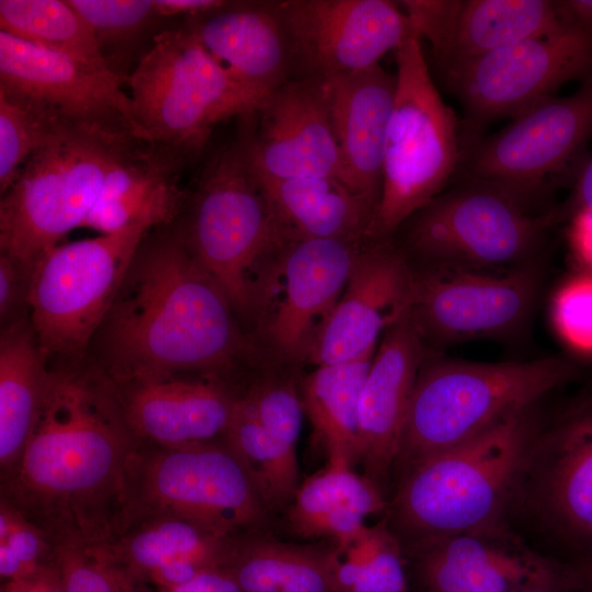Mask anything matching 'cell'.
I'll return each mask as SVG.
<instances>
[{
    "instance_id": "6da1fadb",
    "label": "cell",
    "mask_w": 592,
    "mask_h": 592,
    "mask_svg": "<svg viewBox=\"0 0 592 592\" xmlns=\"http://www.w3.org/2000/svg\"><path fill=\"white\" fill-rule=\"evenodd\" d=\"M140 442L103 372H52L36 425L0 500L54 543L99 545L113 533L126 473Z\"/></svg>"
},
{
    "instance_id": "7a4b0ae2",
    "label": "cell",
    "mask_w": 592,
    "mask_h": 592,
    "mask_svg": "<svg viewBox=\"0 0 592 592\" xmlns=\"http://www.w3.org/2000/svg\"><path fill=\"white\" fill-rule=\"evenodd\" d=\"M102 325V372L118 386L186 372L219 377L257 348L175 230L141 243Z\"/></svg>"
},
{
    "instance_id": "3957f363",
    "label": "cell",
    "mask_w": 592,
    "mask_h": 592,
    "mask_svg": "<svg viewBox=\"0 0 592 592\" xmlns=\"http://www.w3.org/2000/svg\"><path fill=\"white\" fill-rule=\"evenodd\" d=\"M185 200L186 217L175 231L224 291L236 315L258 327L296 237L250 164L241 125L236 137L215 152Z\"/></svg>"
},
{
    "instance_id": "277c9868",
    "label": "cell",
    "mask_w": 592,
    "mask_h": 592,
    "mask_svg": "<svg viewBox=\"0 0 592 592\" xmlns=\"http://www.w3.org/2000/svg\"><path fill=\"white\" fill-rule=\"evenodd\" d=\"M538 405L405 469L391 503L396 536L412 548L504 524L542 420Z\"/></svg>"
},
{
    "instance_id": "5b68a950",
    "label": "cell",
    "mask_w": 592,
    "mask_h": 592,
    "mask_svg": "<svg viewBox=\"0 0 592 592\" xmlns=\"http://www.w3.org/2000/svg\"><path fill=\"white\" fill-rule=\"evenodd\" d=\"M569 356L475 362L429 351L415 378L396 463L405 469L466 442L582 375Z\"/></svg>"
},
{
    "instance_id": "8992f818",
    "label": "cell",
    "mask_w": 592,
    "mask_h": 592,
    "mask_svg": "<svg viewBox=\"0 0 592 592\" xmlns=\"http://www.w3.org/2000/svg\"><path fill=\"white\" fill-rule=\"evenodd\" d=\"M454 179L391 238L414 269L505 272L543 260L557 207L538 213L491 184Z\"/></svg>"
},
{
    "instance_id": "52a82bcc",
    "label": "cell",
    "mask_w": 592,
    "mask_h": 592,
    "mask_svg": "<svg viewBox=\"0 0 592 592\" xmlns=\"http://www.w3.org/2000/svg\"><path fill=\"white\" fill-rule=\"evenodd\" d=\"M270 512L224 439L172 448L140 443L127 468L111 538L127 524L156 515L179 516L239 536L263 531Z\"/></svg>"
},
{
    "instance_id": "ba28073f",
    "label": "cell",
    "mask_w": 592,
    "mask_h": 592,
    "mask_svg": "<svg viewBox=\"0 0 592 592\" xmlns=\"http://www.w3.org/2000/svg\"><path fill=\"white\" fill-rule=\"evenodd\" d=\"M140 140L70 128L34 153L1 195L0 249L29 275L83 226L111 168Z\"/></svg>"
},
{
    "instance_id": "9c48e42d",
    "label": "cell",
    "mask_w": 592,
    "mask_h": 592,
    "mask_svg": "<svg viewBox=\"0 0 592 592\" xmlns=\"http://www.w3.org/2000/svg\"><path fill=\"white\" fill-rule=\"evenodd\" d=\"M396 95L390 117L379 205L367 240L391 239L418 209L454 179L462 156L460 123L429 71L421 41L396 50Z\"/></svg>"
},
{
    "instance_id": "30bf717a",
    "label": "cell",
    "mask_w": 592,
    "mask_h": 592,
    "mask_svg": "<svg viewBox=\"0 0 592 592\" xmlns=\"http://www.w3.org/2000/svg\"><path fill=\"white\" fill-rule=\"evenodd\" d=\"M125 83L138 138L195 157L217 124L259 104L184 25L160 31Z\"/></svg>"
},
{
    "instance_id": "8fae6325",
    "label": "cell",
    "mask_w": 592,
    "mask_h": 592,
    "mask_svg": "<svg viewBox=\"0 0 592 592\" xmlns=\"http://www.w3.org/2000/svg\"><path fill=\"white\" fill-rule=\"evenodd\" d=\"M150 229L134 225L58 244L38 260L30 273L26 304L45 357L76 355L86 349Z\"/></svg>"
},
{
    "instance_id": "7c38bea8",
    "label": "cell",
    "mask_w": 592,
    "mask_h": 592,
    "mask_svg": "<svg viewBox=\"0 0 592 592\" xmlns=\"http://www.w3.org/2000/svg\"><path fill=\"white\" fill-rule=\"evenodd\" d=\"M466 149L455 177L485 182L535 206L556 183L573 182L592 138V76L512 117ZM454 177V178H455Z\"/></svg>"
},
{
    "instance_id": "4fadbf2b",
    "label": "cell",
    "mask_w": 592,
    "mask_h": 592,
    "mask_svg": "<svg viewBox=\"0 0 592 592\" xmlns=\"http://www.w3.org/2000/svg\"><path fill=\"white\" fill-rule=\"evenodd\" d=\"M592 76V31L563 25L442 73L464 111L462 153L493 121L514 117L554 96L563 83Z\"/></svg>"
},
{
    "instance_id": "5bb4252c",
    "label": "cell",
    "mask_w": 592,
    "mask_h": 592,
    "mask_svg": "<svg viewBox=\"0 0 592 592\" xmlns=\"http://www.w3.org/2000/svg\"><path fill=\"white\" fill-rule=\"evenodd\" d=\"M513 508L571 563L592 560V387L540 420Z\"/></svg>"
},
{
    "instance_id": "9a60e30c",
    "label": "cell",
    "mask_w": 592,
    "mask_h": 592,
    "mask_svg": "<svg viewBox=\"0 0 592 592\" xmlns=\"http://www.w3.org/2000/svg\"><path fill=\"white\" fill-rule=\"evenodd\" d=\"M543 280L542 261L505 272L413 267L409 312L429 351L506 339L531 321Z\"/></svg>"
},
{
    "instance_id": "2e32d148",
    "label": "cell",
    "mask_w": 592,
    "mask_h": 592,
    "mask_svg": "<svg viewBox=\"0 0 592 592\" xmlns=\"http://www.w3.org/2000/svg\"><path fill=\"white\" fill-rule=\"evenodd\" d=\"M124 80L0 31V95L66 128L138 139Z\"/></svg>"
},
{
    "instance_id": "e0dca14e",
    "label": "cell",
    "mask_w": 592,
    "mask_h": 592,
    "mask_svg": "<svg viewBox=\"0 0 592 592\" xmlns=\"http://www.w3.org/2000/svg\"><path fill=\"white\" fill-rule=\"evenodd\" d=\"M292 79L329 80L371 68L412 36L410 22L388 0H277Z\"/></svg>"
},
{
    "instance_id": "ac0fdd59",
    "label": "cell",
    "mask_w": 592,
    "mask_h": 592,
    "mask_svg": "<svg viewBox=\"0 0 592 592\" xmlns=\"http://www.w3.org/2000/svg\"><path fill=\"white\" fill-rule=\"evenodd\" d=\"M425 592L585 590L574 563L531 549L506 523L410 548Z\"/></svg>"
},
{
    "instance_id": "d6986e66",
    "label": "cell",
    "mask_w": 592,
    "mask_h": 592,
    "mask_svg": "<svg viewBox=\"0 0 592 592\" xmlns=\"http://www.w3.org/2000/svg\"><path fill=\"white\" fill-rule=\"evenodd\" d=\"M366 240L294 239L257 328L269 360L308 361Z\"/></svg>"
},
{
    "instance_id": "ffe728a7",
    "label": "cell",
    "mask_w": 592,
    "mask_h": 592,
    "mask_svg": "<svg viewBox=\"0 0 592 592\" xmlns=\"http://www.w3.org/2000/svg\"><path fill=\"white\" fill-rule=\"evenodd\" d=\"M239 118L258 178L339 177L326 81L288 80Z\"/></svg>"
},
{
    "instance_id": "44dd1931",
    "label": "cell",
    "mask_w": 592,
    "mask_h": 592,
    "mask_svg": "<svg viewBox=\"0 0 592 592\" xmlns=\"http://www.w3.org/2000/svg\"><path fill=\"white\" fill-rule=\"evenodd\" d=\"M413 267L392 240H366L309 356L316 366L373 355L385 331L410 309Z\"/></svg>"
},
{
    "instance_id": "7402d4cb",
    "label": "cell",
    "mask_w": 592,
    "mask_h": 592,
    "mask_svg": "<svg viewBox=\"0 0 592 592\" xmlns=\"http://www.w3.org/2000/svg\"><path fill=\"white\" fill-rule=\"evenodd\" d=\"M429 350L408 311L377 345L358 398V463L378 487L397 462L419 369Z\"/></svg>"
},
{
    "instance_id": "603a6c76",
    "label": "cell",
    "mask_w": 592,
    "mask_h": 592,
    "mask_svg": "<svg viewBox=\"0 0 592 592\" xmlns=\"http://www.w3.org/2000/svg\"><path fill=\"white\" fill-rule=\"evenodd\" d=\"M117 390L138 441L169 448L223 440L238 395L210 375L140 380Z\"/></svg>"
},
{
    "instance_id": "cb8c5ba5",
    "label": "cell",
    "mask_w": 592,
    "mask_h": 592,
    "mask_svg": "<svg viewBox=\"0 0 592 592\" xmlns=\"http://www.w3.org/2000/svg\"><path fill=\"white\" fill-rule=\"evenodd\" d=\"M184 26L259 103L292 80V56L277 0L227 1L186 16Z\"/></svg>"
},
{
    "instance_id": "d4e9b609",
    "label": "cell",
    "mask_w": 592,
    "mask_h": 592,
    "mask_svg": "<svg viewBox=\"0 0 592 592\" xmlns=\"http://www.w3.org/2000/svg\"><path fill=\"white\" fill-rule=\"evenodd\" d=\"M339 148L338 179L374 210L380 202L388 126L395 104L396 73L379 64L326 80Z\"/></svg>"
},
{
    "instance_id": "484cf974",
    "label": "cell",
    "mask_w": 592,
    "mask_h": 592,
    "mask_svg": "<svg viewBox=\"0 0 592 592\" xmlns=\"http://www.w3.org/2000/svg\"><path fill=\"white\" fill-rule=\"evenodd\" d=\"M236 538L183 517L156 515L134 521L93 546L138 585L172 587L206 570L226 568Z\"/></svg>"
},
{
    "instance_id": "4316f807",
    "label": "cell",
    "mask_w": 592,
    "mask_h": 592,
    "mask_svg": "<svg viewBox=\"0 0 592 592\" xmlns=\"http://www.w3.org/2000/svg\"><path fill=\"white\" fill-rule=\"evenodd\" d=\"M195 159L177 146L137 143L107 172L83 227L105 235L170 224L186 196L178 185L180 174Z\"/></svg>"
},
{
    "instance_id": "83f0119b",
    "label": "cell",
    "mask_w": 592,
    "mask_h": 592,
    "mask_svg": "<svg viewBox=\"0 0 592 592\" xmlns=\"http://www.w3.org/2000/svg\"><path fill=\"white\" fill-rule=\"evenodd\" d=\"M550 0H444L426 36L440 73L562 27Z\"/></svg>"
},
{
    "instance_id": "f1b7e54d",
    "label": "cell",
    "mask_w": 592,
    "mask_h": 592,
    "mask_svg": "<svg viewBox=\"0 0 592 592\" xmlns=\"http://www.w3.org/2000/svg\"><path fill=\"white\" fill-rule=\"evenodd\" d=\"M342 456H329L325 468L299 485L287 506V522L303 538H327L340 546L354 537L368 515L383 511L380 488Z\"/></svg>"
},
{
    "instance_id": "f546056e",
    "label": "cell",
    "mask_w": 592,
    "mask_h": 592,
    "mask_svg": "<svg viewBox=\"0 0 592 592\" xmlns=\"http://www.w3.org/2000/svg\"><path fill=\"white\" fill-rule=\"evenodd\" d=\"M30 320L10 322L0 338V478L16 466L50 383Z\"/></svg>"
},
{
    "instance_id": "4dcf8cb0",
    "label": "cell",
    "mask_w": 592,
    "mask_h": 592,
    "mask_svg": "<svg viewBox=\"0 0 592 592\" xmlns=\"http://www.w3.org/2000/svg\"><path fill=\"white\" fill-rule=\"evenodd\" d=\"M258 180L296 238L367 240L374 210L338 178Z\"/></svg>"
},
{
    "instance_id": "1f68e13d",
    "label": "cell",
    "mask_w": 592,
    "mask_h": 592,
    "mask_svg": "<svg viewBox=\"0 0 592 592\" xmlns=\"http://www.w3.org/2000/svg\"><path fill=\"white\" fill-rule=\"evenodd\" d=\"M225 569L243 592H334L332 546L285 543L263 531L237 536Z\"/></svg>"
},
{
    "instance_id": "d6a6232c",
    "label": "cell",
    "mask_w": 592,
    "mask_h": 592,
    "mask_svg": "<svg viewBox=\"0 0 592 592\" xmlns=\"http://www.w3.org/2000/svg\"><path fill=\"white\" fill-rule=\"evenodd\" d=\"M374 354L316 366L299 386L304 412L329 456L358 463V398Z\"/></svg>"
},
{
    "instance_id": "836d02e7",
    "label": "cell",
    "mask_w": 592,
    "mask_h": 592,
    "mask_svg": "<svg viewBox=\"0 0 592 592\" xmlns=\"http://www.w3.org/2000/svg\"><path fill=\"white\" fill-rule=\"evenodd\" d=\"M0 29L52 52L106 67L90 26L68 0H0Z\"/></svg>"
},
{
    "instance_id": "e575fe53",
    "label": "cell",
    "mask_w": 592,
    "mask_h": 592,
    "mask_svg": "<svg viewBox=\"0 0 592 592\" xmlns=\"http://www.w3.org/2000/svg\"><path fill=\"white\" fill-rule=\"evenodd\" d=\"M224 440L248 469L270 511L287 509L299 487L297 456L266 432L239 395Z\"/></svg>"
},
{
    "instance_id": "d590c367",
    "label": "cell",
    "mask_w": 592,
    "mask_h": 592,
    "mask_svg": "<svg viewBox=\"0 0 592 592\" xmlns=\"http://www.w3.org/2000/svg\"><path fill=\"white\" fill-rule=\"evenodd\" d=\"M332 577L334 592H409L401 543L385 522L332 546Z\"/></svg>"
},
{
    "instance_id": "8d00e7d4",
    "label": "cell",
    "mask_w": 592,
    "mask_h": 592,
    "mask_svg": "<svg viewBox=\"0 0 592 592\" xmlns=\"http://www.w3.org/2000/svg\"><path fill=\"white\" fill-rule=\"evenodd\" d=\"M84 19L106 67L124 80L134 55L162 18L153 0H68Z\"/></svg>"
},
{
    "instance_id": "74e56055",
    "label": "cell",
    "mask_w": 592,
    "mask_h": 592,
    "mask_svg": "<svg viewBox=\"0 0 592 592\" xmlns=\"http://www.w3.org/2000/svg\"><path fill=\"white\" fill-rule=\"evenodd\" d=\"M68 129L0 95L1 195L13 184L34 153Z\"/></svg>"
},
{
    "instance_id": "f35d334b",
    "label": "cell",
    "mask_w": 592,
    "mask_h": 592,
    "mask_svg": "<svg viewBox=\"0 0 592 592\" xmlns=\"http://www.w3.org/2000/svg\"><path fill=\"white\" fill-rule=\"evenodd\" d=\"M239 396L266 432L296 454L304 408L295 380L264 375L253 380Z\"/></svg>"
},
{
    "instance_id": "ab89813d",
    "label": "cell",
    "mask_w": 592,
    "mask_h": 592,
    "mask_svg": "<svg viewBox=\"0 0 592 592\" xmlns=\"http://www.w3.org/2000/svg\"><path fill=\"white\" fill-rule=\"evenodd\" d=\"M66 592H141L135 580L95 546L55 543Z\"/></svg>"
},
{
    "instance_id": "60d3db41",
    "label": "cell",
    "mask_w": 592,
    "mask_h": 592,
    "mask_svg": "<svg viewBox=\"0 0 592 592\" xmlns=\"http://www.w3.org/2000/svg\"><path fill=\"white\" fill-rule=\"evenodd\" d=\"M550 312L560 339L576 352L592 355V272L566 281L553 297Z\"/></svg>"
},
{
    "instance_id": "b9f144b4",
    "label": "cell",
    "mask_w": 592,
    "mask_h": 592,
    "mask_svg": "<svg viewBox=\"0 0 592 592\" xmlns=\"http://www.w3.org/2000/svg\"><path fill=\"white\" fill-rule=\"evenodd\" d=\"M0 549L10 553L29 576L53 559L55 543L19 510L0 500Z\"/></svg>"
},
{
    "instance_id": "7bdbcfd3",
    "label": "cell",
    "mask_w": 592,
    "mask_h": 592,
    "mask_svg": "<svg viewBox=\"0 0 592 592\" xmlns=\"http://www.w3.org/2000/svg\"><path fill=\"white\" fill-rule=\"evenodd\" d=\"M29 275L11 258L0 254V316L8 322L15 314L21 300L26 303Z\"/></svg>"
},
{
    "instance_id": "ee69618b",
    "label": "cell",
    "mask_w": 592,
    "mask_h": 592,
    "mask_svg": "<svg viewBox=\"0 0 592 592\" xmlns=\"http://www.w3.org/2000/svg\"><path fill=\"white\" fill-rule=\"evenodd\" d=\"M141 592H243L225 568L206 570L193 579L172 587L139 585Z\"/></svg>"
},
{
    "instance_id": "f6af8a7d",
    "label": "cell",
    "mask_w": 592,
    "mask_h": 592,
    "mask_svg": "<svg viewBox=\"0 0 592 592\" xmlns=\"http://www.w3.org/2000/svg\"><path fill=\"white\" fill-rule=\"evenodd\" d=\"M567 238L574 260L583 271L592 272V212L576 210L569 214Z\"/></svg>"
},
{
    "instance_id": "bcb514c9",
    "label": "cell",
    "mask_w": 592,
    "mask_h": 592,
    "mask_svg": "<svg viewBox=\"0 0 592 592\" xmlns=\"http://www.w3.org/2000/svg\"><path fill=\"white\" fill-rule=\"evenodd\" d=\"M576 210L592 212V156L587 157L579 169L568 200L562 206H558L560 223Z\"/></svg>"
},
{
    "instance_id": "7dc6e473",
    "label": "cell",
    "mask_w": 592,
    "mask_h": 592,
    "mask_svg": "<svg viewBox=\"0 0 592 592\" xmlns=\"http://www.w3.org/2000/svg\"><path fill=\"white\" fill-rule=\"evenodd\" d=\"M556 9L563 25L592 31V0H558Z\"/></svg>"
},
{
    "instance_id": "c3c4849f",
    "label": "cell",
    "mask_w": 592,
    "mask_h": 592,
    "mask_svg": "<svg viewBox=\"0 0 592 592\" xmlns=\"http://www.w3.org/2000/svg\"><path fill=\"white\" fill-rule=\"evenodd\" d=\"M158 13L162 18L185 14V16L210 11L223 7V0H153Z\"/></svg>"
},
{
    "instance_id": "681fc988",
    "label": "cell",
    "mask_w": 592,
    "mask_h": 592,
    "mask_svg": "<svg viewBox=\"0 0 592 592\" xmlns=\"http://www.w3.org/2000/svg\"><path fill=\"white\" fill-rule=\"evenodd\" d=\"M1 592H32L26 578L4 581Z\"/></svg>"
},
{
    "instance_id": "f907efd6",
    "label": "cell",
    "mask_w": 592,
    "mask_h": 592,
    "mask_svg": "<svg viewBox=\"0 0 592 592\" xmlns=\"http://www.w3.org/2000/svg\"><path fill=\"white\" fill-rule=\"evenodd\" d=\"M580 572L584 588L592 592V560L574 563Z\"/></svg>"
},
{
    "instance_id": "816d5d0a",
    "label": "cell",
    "mask_w": 592,
    "mask_h": 592,
    "mask_svg": "<svg viewBox=\"0 0 592 592\" xmlns=\"http://www.w3.org/2000/svg\"><path fill=\"white\" fill-rule=\"evenodd\" d=\"M532 592H588L587 590H580V591H532Z\"/></svg>"
}]
</instances>
